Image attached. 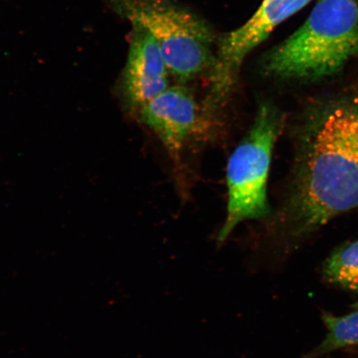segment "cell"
Listing matches in <instances>:
<instances>
[{"instance_id":"cell-7","label":"cell","mask_w":358,"mask_h":358,"mask_svg":"<svg viewBox=\"0 0 358 358\" xmlns=\"http://www.w3.org/2000/svg\"><path fill=\"white\" fill-rule=\"evenodd\" d=\"M170 76L155 38L141 27L133 25L122 83L128 106L140 110L169 87Z\"/></svg>"},{"instance_id":"cell-5","label":"cell","mask_w":358,"mask_h":358,"mask_svg":"<svg viewBox=\"0 0 358 358\" xmlns=\"http://www.w3.org/2000/svg\"><path fill=\"white\" fill-rule=\"evenodd\" d=\"M312 0H264L253 16L223 36L216 51V64L210 74L208 108L217 110L235 86L245 58L268 37L282 22L288 20Z\"/></svg>"},{"instance_id":"cell-10","label":"cell","mask_w":358,"mask_h":358,"mask_svg":"<svg viewBox=\"0 0 358 358\" xmlns=\"http://www.w3.org/2000/svg\"><path fill=\"white\" fill-rule=\"evenodd\" d=\"M352 308H353V310H358V301L356 302L355 303H353Z\"/></svg>"},{"instance_id":"cell-6","label":"cell","mask_w":358,"mask_h":358,"mask_svg":"<svg viewBox=\"0 0 358 358\" xmlns=\"http://www.w3.org/2000/svg\"><path fill=\"white\" fill-rule=\"evenodd\" d=\"M138 111L141 122L154 131L174 159L181 158L205 127L203 110L194 94L182 85L169 86Z\"/></svg>"},{"instance_id":"cell-8","label":"cell","mask_w":358,"mask_h":358,"mask_svg":"<svg viewBox=\"0 0 358 358\" xmlns=\"http://www.w3.org/2000/svg\"><path fill=\"white\" fill-rule=\"evenodd\" d=\"M327 334L323 341L313 348L308 357H317L340 349L358 347V310L342 316L324 313Z\"/></svg>"},{"instance_id":"cell-1","label":"cell","mask_w":358,"mask_h":358,"mask_svg":"<svg viewBox=\"0 0 358 358\" xmlns=\"http://www.w3.org/2000/svg\"><path fill=\"white\" fill-rule=\"evenodd\" d=\"M294 190L270 236L293 243L358 206V104L329 106L304 138Z\"/></svg>"},{"instance_id":"cell-9","label":"cell","mask_w":358,"mask_h":358,"mask_svg":"<svg viewBox=\"0 0 358 358\" xmlns=\"http://www.w3.org/2000/svg\"><path fill=\"white\" fill-rule=\"evenodd\" d=\"M323 275L329 283L358 292V240L334 250L324 262Z\"/></svg>"},{"instance_id":"cell-2","label":"cell","mask_w":358,"mask_h":358,"mask_svg":"<svg viewBox=\"0 0 358 358\" xmlns=\"http://www.w3.org/2000/svg\"><path fill=\"white\" fill-rule=\"evenodd\" d=\"M357 53V0H320L301 28L266 53L262 69L280 80H320Z\"/></svg>"},{"instance_id":"cell-3","label":"cell","mask_w":358,"mask_h":358,"mask_svg":"<svg viewBox=\"0 0 358 358\" xmlns=\"http://www.w3.org/2000/svg\"><path fill=\"white\" fill-rule=\"evenodd\" d=\"M119 15L145 29L158 43L170 75L181 84L216 64L215 35L195 13L171 0H109Z\"/></svg>"},{"instance_id":"cell-4","label":"cell","mask_w":358,"mask_h":358,"mask_svg":"<svg viewBox=\"0 0 358 358\" xmlns=\"http://www.w3.org/2000/svg\"><path fill=\"white\" fill-rule=\"evenodd\" d=\"M283 127L281 112L271 102L261 103L252 127L228 159L227 213L218 243H224L239 223L270 213L268 178L273 150Z\"/></svg>"}]
</instances>
